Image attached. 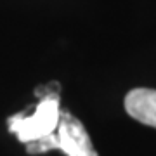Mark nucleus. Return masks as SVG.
Returning a JSON list of instances; mask_svg holds the SVG:
<instances>
[{
  "mask_svg": "<svg viewBox=\"0 0 156 156\" xmlns=\"http://www.w3.org/2000/svg\"><path fill=\"white\" fill-rule=\"evenodd\" d=\"M26 149L30 154L61 149L66 156H99L90 140V135L85 125L68 111L61 113L57 135L52 134L42 140L26 144Z\"/></svg>",
  "mask_w": 156,
  "mask_h": 156,
  "instance_id": "nucleus-1",
  "label": "nucleus"
},
{
  "mask_svg": "<svg viewBox=\"0 0 156 156\" xmlns=\"http://www.w3.org/2000/svg\"><path fill=\"white\" fill-rule=\"evenodd\" d=\"M61 109H59V94L49 92L35 108L33 115H14L7 120L9 130L17 135L19 142L31 144L37 140H42L45 137L54 134V130L59 127L61 120Z\"/></svg>",
  "mask_w": 156,
  "mask_h": 156,
  "instance_id": "nucleus-2",
  "label": "nucleus"
},
{
  "mask_svg": "<svg viewBox=\"0 0 156 156\" xmlns=\"http://www.w3.org/2000/svg\"><path fill=\"white\" fill-rule=\"evenodd\" d=\"M125 109L142 125L156 128V90L134 89L125 95Z\"/></svg>",
  "mask_w": 156,
  "mask_h": 156,
  "instance_id": "nucleus-3",
  "label": "nucleus"
}]
</instances>
